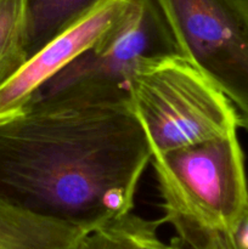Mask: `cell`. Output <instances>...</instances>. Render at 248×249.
Returning <instances> with one entry per match:
<instances>
[{"instance_id": "cell-1", "label": "cell", "mask_w": 248, "mask_h": 249, "mask_svg": "<svg viewBox=\"0 0 248 249\" xmlns=\"http://www.w3.org/2000/svg\"><path fill=\"white\" fill-rule=\"evenodd\" d=\"M151 160L128 96L34 99L0 123V198L94 230L133 212Z\"/></svg>"}, {"instance_id": "cell-2", "label": "cell", "mask_w": 248, "mask_h": 249, "mask_svg": "<svg viewBox=\"0 0 248 249\" xmlns=\"http://www.w3.org/2000/svg\"><path fill=\"white\" fill-rule=\"evenodd\" d=\"M163 224L184 249H235L248 213V179L237 133L153 155Z\"/></svg>"}, {"instance_id": "cell-3", "label": "cell", "mask_w": 248, "mask_h": 249, "mask_svg": "<svg viewBox=\"0 0 248 249\" xmlns=\"http://www.w3.org/2000/svg\"><path fill=\"white\" fill-rule=\"evenodd\" d=\"M126 95L152 156L218 140L240 126L237 112L220 88L177 51L139 60Z\"/></svg>"}, {"instance_id": "cell-4", "label": "cell", "mask_w": 248, "mask_h": 249, "mask_svg": "<svg viewBox=\"0 0 248 249\" xmlns=\"http://www.w3.org/2000/svg\"><path fill=\"white\" fill-rule=\"evenodd\" d=\"M175 51L203 71L248 130V33L226 0H155Z\"/></svg>"}, {"instance_id": "cell-5", "label": "cell", "mask_w": 248, "mask_h": 249, "mask_svg": "<svg viewBox=\"0 0 248 249\" xmlns=\"http://www.w3.org/2000/svg\"><path fill=\"white\" fill-rule=\"evenodd\" d=\"M168 51H175L174 44L155 0H129L106 34L34 99L65 92L128 96L129 75L138 61Z\"/></svg>"}, {"instance_id": "cell-6", "label": "cell", "mask_w": 248, "mask_h": 249, "mask_svg": "<svg viewBox=\"0 0 248 249\" xmlns=\"http://www.w3.org/2000/svg\"><path fill=\"white\" fill-rule=\"evenodd\" d=\"M129 0H101L29 56L0 87V123L21 113L39 91L113 26Z\"/></svg>"}, {"instance_id": "cell-7", "label": "cell", "mask_w": 248, "mask_h": 249, "mask_svg": "<svg viewBox=\"0 0 248 249\" xmlns=\"http://www.w3.org/2000/svg\"><path fill=\"white\" fill-rule=\"evenodd\" d=\"M90 231L0 198V249H79Z\"/></svg>"}, {"instance_id": "cell-8", "label": "cell", "mask_w": 248, "mask_h": 249, "mask_svg": "<svg viewBox=\"0 0 248 249\" xmlns=\"http://www.w3.org/2000/svg\"><path fill=\"white\" fill-rule=\"evenodd\" d=\"M162 219H147L135 213L105 223L87 233L79 249H184L177 241L159 237Z\"/></svg>"}, {"instance_id": "cell-9", "label": "cell", "mask_w": 248, "mask_h": 249, "mask_svg": "<svg viewBox=\"0 0 248 249\" xmlns=\"http://www.w3.org/2000/svg\"><path fill=\"white\" fill-rule=\"evenodd\" d=\"M100 1L101 0H27L29 56Z\"/></svg>"}, {"instance_id": "cell-10", "label": "cell", "mask_w": 248, "mask_h": 249, "mask_svg": "<svg viewBox=\"0 0 248 249\" xmlns=\"http://www.w3.org/2000/svg\"><path fill=\"white\" fill-rule=\"evenodd\" d=\"M28 58L27 0H0V87Z\"/></svg>"}, {"instance_id": "cell-11", "label": "cell", "mask_w": 248, "mask_h": 249, "mask_svg": "<svg viewBox=\"0 0 248 249\" xmlns=\"http://www.w3.org/2000/svg\"><path fill=\"white\" fill-rule=\"evenodd\" d=\"M248 33V0H226Z\"/></svg>"}, {"instance_id": "cell-12", "label": "cell", "mask_w": 248, "mask_h": 249, "mask_svg": "<svg viewBox=\"0 0 248 249\" xmlns=\"http://www.w3.org/2000/svg\"><path fill=\"white\" fill-rule=\"evenodd\" d=\"M235 249H248V213L235 236Z\"/></svg>"}]
</instances>
